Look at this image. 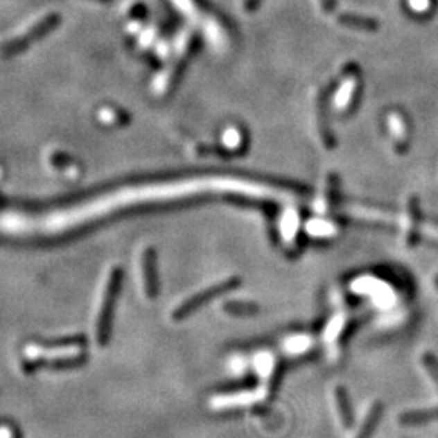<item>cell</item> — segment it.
I'll return each instance as SVG.
<instances>
[{
	"mask_svg": "<svg viewBox=\"0 0 438 438\" xmlns=\"http://www.w3.org/2000/svg\"><path fill=\"white\" fill-rule=\"evenodd\" d=\"M123 284V270L122 268H112L109 274V281L106 284V292L99 308L98 325H96V340L101 347H106L111 342L112 336V326H114V313H116V304L117 299L122 292Z\"/></svg>",
	"mask_w": 438,
	"mask_h": 438,
	"instance_id": "6da1fadb",
	"label": "cell"
},
{
	"mask_svg": "<svg viewBox=\"0 0 438 438\" xmlns=\"http://www.w3.org/2000/svg\"><path fill=\"white\" fill-rule=\"evenodd\" d=\"M60 13H47V15L40 18L36 23H33L23 35L15 36L7 42H3V44L0 46V54H2V57H15L18 54H21V52H25L28 47H31L35 42L54 31L55 28L60 25Z\"/></svg>",
	"mask_w": 438,
	"mask_h": 438,
	"instance_id": "7a4b0ae2",
	"label": "cell"
},
{
	"mask_svg": "<svg viewBox=\"0 0 438 438\" xmlns=\"http://www.w3.org/2000/svg\"><path fill=\"white\" fill-rule=\"evenodd\" d=\"M239 284H240V278H229L226 281H219V283L209 286V288L202 290V292L193 294L192 297H189L187 301H184L173 312V320L174 322L185 320V318L193 315L195 312L207 306L209 301H213V299H216L219 296H222V294H226V292H229V290L236 289Z\"/></svg>",
	"mask_w": 438,
	"mask_h": 438,
	"instance_id": "3957f363",
	"label": "cell"
},
{
	"mask_svg": "<svg viewBox=\"0 0 438 438\" xmlns=\"http://www.w3.org/2000/svg\"><path fill=\"white\" fill-rule=\"evenodd\" d=\"M89 360L88 354H75L69 357H57V359H31L23 362V372L26 375L36 374L37 370L47 372H67V370H77L87 365Z\"/></svg>",
	"mask_w": 438,
	"mask_h": 438,
	"instance_id": "277c9868",
	"label": "cell"
},
{
	"mask_svg": "<svg viewBox=\"0 0 438 438\" xmlns=\"http://www.w3.org/2000/svg\"><path fill=\"white\" fill-rule=\"evenodd\" d=\"M141 270L146 296L150 299H156L161 292V281L158 270V254H156L155 247H148V249H145V252H143Z\"/></svg>",
	"mask_w": 438,
	"mask_h": 438,
	"instance_id": "5b68a950",
	"label": "cell"
},
{
	"mask_svg": "<svg viewBox=\"0 0 438 438\" xmlns=\"http://www.w3.org/2000/svg\"><path fill=\"white\" fill-rule=\"evenodd\" d=\"M341 82V88L338 91L335 101L336 109H347V106H349L356 96V88L359 85V70H357L356 65L346 67L344 71H342Z\"/></svg>",
	"mask_w": 438,
	"mask_h": 438,
	"instance_id": "8992f818",
	"label": "cell"
},
{
	"mask_svg": "<svg viewBox=\"0 0 438 438\" xmlns=\"http://www.w3.org/2000/svg\"><path fill=\"white\" fill-rule=\"evenodd\" d=\"M398 422L403 427H421L427 426V423L438 422V408L412 409V411L401 412L398 417Z\"/></svg>",
	"mask_w": 438,
	"mask_h": 438,
	"instance_id": "52a82bcc",
	"label": "cell"
},
{
	"mask_svg": "<svg viewBox=\"0 0 438 438\" xmlns=\"http://www.w3.org/2000/svg\"><path fill=\"white\" fill-rule=\"evenodd\" d=\"M335 401H336V409L338 414H340V421L342 423V427L346 430H351L354 427L356 417H354V411H352L351 406V399H349V393L344 387H336L335 388Z\"/></svg>",
	"mask_w": 438,
	"mask_h": 438,
	"instance_id": "ba28073f",
	"label": "cell"
},
{
	"mask_svg": "<svg viewBox=\"0 0 438 438\" xmlns=\"http://www.w3.org/2000/svg\"><path fill=\"white\" fill-rule=\"evenodd\" d=\"M385 412V406L382 401H375L372 406H370L367 416H365L364 422L357 432L356 438H374L375 430H377L380 421H382Z\"/></svg>",
	"mask_w": 438,
	"mask_h": 438,
	"instance_id": "9c48e42d",
	"label": "cell"
},
{
	"mask_svg": "<svg viewBox=\"0 0 438 438\" xmlns=\"http://www.w3.org/2000/svg\"><path fill=\"white\" fill-rule=\"evenodd\" d=\"M336 20L342 26L352 28V30H359V31L374 33V31H377L378 26H380L378 21L374 20V18L354 15V13H340Z\"/></svg>",
	"mask_w": 438,
	"mask_h": 438,
	"instance_id": "30bf717a",
	"label": "cell"
},
{
	"mask_svg": "<svg viewBox=\"0 0 438 438\" xmlns=\"http://www.w3.org/2000/svg\"><path fill=\"white\" fill-rule=\"evenodd\" d=\"M87 346V336L85 335H71L57 338V340H46L41 341L36 347L44 351H54V349H69V347H85Z\"/></svg>",
	"mask_w": 438,
	"mask_h": 438,
	"instance_id": "8fae6325",
	"label": "cell"
},
{
	"mask_svg": "<svg viewBox=\"0 0 438 438\" xmlns=\"http://www.w3.org/2000/svg\"><path fill=\"white\" fill-rule=\"evenodd\" d=\"M225 310L232 317H254L259 313V306L244 301H231L225 304Z\"/></svg>",
	"mask_w": 438,
	"mask_h": 438,
	"instance_id": "7c38bea8",
	"label": "cell"
},
{
	"mask_svg": "<svg viewBox=\"0 0 438 438\" xmlns=\"http://www.w3.org/2000/svg\"><path fill=\"white\" fill-rule=\"evenodd\" d=\"M422 365L438 389V359L432 354V352H426V354L422 356Z\"/></svg>",
	"mask_w": 438,
	"mask_h": 438,
	"instance_id": "4fadbf2b",
	"label": "cell"
},
{
	"mask_svg": "<svg viewBox=\"0 0 438 438\" xmlns=\"http://www.w3.org/2000/svg\"><path fill=\"white\" fill-rule=\"evenodd\" d=\"M318 3H320V8L323 13H330L335 10L336 0H318Z\"/></svg>",
	"mask_w": 438,
	"mask_h": 438,
	"instance_id": "5bb4252c",
	"label": "cell"
},
{
	"mask_svg": "<svg viewBox=\"0 0 438 438\" xmlns=\"http://www.w3.org/2000/svg\"><path fill=\"white\" fill-rule=\"evenodd\" d=\"M260 6V0H244L245 12H255Z\"/></svg>",
	"mask_w": 438,
	"mask_h": 438,
	"instance_id": "9a60e30c",
	"label": "cell"
},
{
	"mask_svg": "<svg viewBox=\"0 0 438 438\" xmlns=\"http://www.w3.org/2000/svg\"><path fill=\"white\" fill-rule=\"evenodd\" d=\"M411 6L414 8H419V10H423V8H427L430 3H428V0H411Z\"/></svg>",
	"mask_w": 438,
	"mask_h": 438,
	"instance_id": "2e32d148",
	"label": "cell"
},
{
	"mask_svg": "<svg viewBox=\"0 0 438 438\" xmlns=\"http://www.w3.org/2000/svg\"><path fill=\"white\" fill-rule=\"evenodd\" d=\"M96 2H103V3H106V2H111V0H96Z\"/></svg>",
	"mask_w": 438,
	"mask_h": 438,
	"instance_id": "e0dca14e",
	"label": "cell"
}]
</instances>
